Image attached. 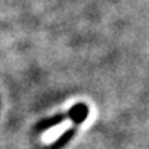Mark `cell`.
Instances as JSON below:
<instances>
[{
	"instance_id": "6da1fadb",
	"label": "cell",
	"mask_w": 149,
	"mask_h": 149,
	"mask_svg": "<svg viewBox=\"0 0 149 149\" xmlns=\"http://www.w3.org/2000/svg\"><path fill=\"white\" fill-rule=\"evenodd\" d=\"M65 116L67 119H72L76 125H81L88 116V107L85 104H76L65 113Z\"/></svg>"
},
{
	"instance_id": "7a4b0ae2",
	"label": "cell",
	"mask_w": 149,
	"mask_h": 149,
	"mask_svg": "<svg viewBox=\"0 0 149 149\" xmlns=\"http://www.w3.org/2000/svg\"><path fill=\"white\" fill-rule=\"evenodd\" d=\"M74 134V131L73 130H69V131H65L63 135H61V137L58 139V140H55L53 141V143L50 145V148H53V149H59V148H63L67 141H69L70 139H72V135Z\"/></svg>"
}]
</instances>
